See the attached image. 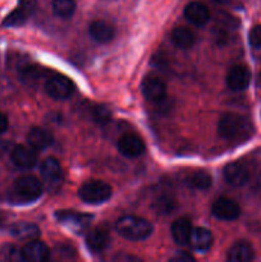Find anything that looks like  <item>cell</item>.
Here are the masks:
<instances>
[{"instance_id": "cell-24", "label": "cell", "mask_w": 261, "mask_h": 262, "mask_svg": "<svg viewBox=\"0 0 261 262\" xmlns=\"http://www.w3.org/2000/svg\"><path fill=\"white\" fill-rule=\"evenodd\" d=\"M10 234L13 237L18 238V239L32 241L40 235V229L35 224H31V223H18V224L12 227Z\"/></svg>"}, {"instance_id": "cell-9", "label": "cell", "mask_w": 261, "mask_h": 262, "mask_svg": "<svg viewBox=\"0 0 261 262\" xmlns=\"http://www.w3.org/2000/svg\"><path fill=\"white\" fill-rule=\"evenodd\" d=\"M145 142L133 133H125L118 140V151L125 158H138L145 152Z\"/></svg>"}, {"instance_id": "cell-31", "label": "cell", "mask_w": 261, "mask_h": 262, "mask_svg": "<svg viewBox=\"0 0 261 262\" xmlns=\"http://www.w3.org/2000/svg\"><path fill=\"white\" fill-rule=\"evenodd\" d=\"M170 261L173 262H192L194 261V257L192 255H189L188 252H178L177 255H174L170 258Z\"/></svg>"}, {"instance_id": "cell-25", "label": "cell", "mask_w": 261, "mask_h": 262, "mask_svg": "<svg viewBox=\"0 0 261 262\" xmlns=\"http://www.w3.org/2000/svg\"><path fill=\"white\" fill-rule=\"evenodd\" d=\"M76 10V0H53V13L59 18H71Z\"/></svg>"}, {"instance_id": "cell-2", "label": "cell", "mask_w": 261, "mask_h": 262, "mask_svg": "<svg viewBox=\"0 0 261 262\" xmlns=\"http://www.w3.org/2000/svg\"><path fill=\"white\" fill-rule=\"evenodd\" d=\"M115 229L128 241H142L150 237L154 228L148 220L143 217L135 216V215H127L120 217L115 224Z\"/></svg>"}, {"instance_id": "cell-20", "label": "cell", "mask_w": 261, "mask_h": 262, "mask_svg": "<svg viewBox=\"0 0 261 262\" xmlns=\"http://www.w3.org/2000/svg\"><path fill=\"white\" fill-rule=\"evenodd\" d=\"M56 217H58L59 222L61 224L67 225L68 228L73 230H83L89 227L90 220H91V216L90 215H83V214H77V212L72 211H61L56 214Z\"/></svg>"}, {"instance_id": "cell-16", "label": "cell", "mask_w": 261, "mask_h": 262, "mask_svg": "<svg viewBox=\"0 0 261 262\" xmlns=\"http://www.w3.org/2000/svg\"><path fill=\"white\" fill-rule=\"evenodd\" d=\"M212 241H214V238H212L211 232L206 228L199 227L192 229L188 243L196 252L205 253L211 248Z\"/></svg>"}, {"instance_id": "cell-3", "label": "cell", "mask_w": 261, "mask_h": 262, "mask_svg": "<svg viewBox=\"0 0 261 262\" xmlns=\"http://www.w3.org/2000/svg\"><path fill=\"white\" fill-rule=\"evenodd\" d=\"M112 187L102 181H90L82 184L78 189V196L84 204H104L112 197Z\"/></svg>"}, {"instance_id": "cell-33", "label": "cell", "mask_w": 261, "mask_h": 262, "mask_svg": "<svg viewBox=\"0 0 261 262\" xmlns=\"http://www.w3.org/2000/svg\"><path fill=\"white\" fill-rule=\"evenodd\" d=\"M7 129H8V119L4 114L0 113V135H3Z\"/></svg>"}, {"instance_id": "cell-28", "label": "cell", "mask_w": 261, "mask_h": 262, "mask_svg": "<svg viewBox=\"0 0 261 262\" xmlns=\"http://www.w3.org/2000/svg\"><path fill=\"white\" fill-rule=\"evenodd\" d=\"M153 207L158 214H170L176 209V201L169 196H160L155 200Z\"/></svg>"}, {"instance_id": "cell-4", "label": "cell", "mask_w": 261, "mask_h": 262, "mask_svg": "<svg viewBox=\"0 0 261 262\" xmlns=\"http://www.w3.org/2000/svg\"><path fill=\"white\" fill-rule=\"evenodd\" d=\"M14 193L22 201L33 202L42 194V183L33 176H23L15 181Z\"/></svg>"}, {"instance_id": "cell-34", "label": "cell", "mask_w": 261, "mask_h": 262, "mask_svg": "<svg viewBox=\"0 0 261 262\" xmlns=\"http://www.w3.org/2000/svg\"><path fill=\"white\" fill-rule=\"evenodd\" d=\"M212 2L217 3V4H228V3H230L232 0H212Z\"/></svg>"}, {"instance_id": "cell-5", "label": "cell", "mask_w": 261, "mask_h": 262, "mask_svg": "<svg viewBox=\"0 0 261 262\" xmlns=\"http://www.w3.org/2000/svg\"><path fill=\"white\" fill-rule=\"evenodd\" d=\"M40 173L44 184H45L49 191H58L61 184H63V170H61V166L58 163V160H55L54 158H49L44 160V163L41 164Z\"/></svg>"}, {"instance_id": "cell-23", "label": "cell", "mask_w": 261, "mask_h": 262, "mask_svg": "<svg viewBox=\"0 0 261 262\" xmlns=\"http://www.w3.org/2000/svg\"><path fill=\"white\" fill-rule=\"evenodd\" d=\"M194 40L196 38H194L193 32L186 27H177L171 32V41H173V43L177 48L183 49V50L192 48Z\"/></svg>"}, {"instance_id": "cell-29", "label": "cell", "mask_w": 261, "mask_h": 262, "mask_svg": "<svg viewBox=\"0 0 261 262\" xmlns=\"http://www.w3.org/2000/svg\"><path fill=\"white\" fill-rule=\"evenodd\" d=\"M92 118L96 123L99 124H105L110 120L112 118V113H110L109 107L104 106V105H97V106L94 107L92 110Z\"/></svg>"}, {"instance_id": "cell-27", "label": "cell", "mask_w": 261, "mask_h": 262, "mask_svg": "<svg viewBox=\"0 0 261 262\" xmlns=\"http://www.w3.org/2000/svg\"><path fill=\"white\" fill-rule=\"evenodd\" d=\"M20 78L26 82V83H32V82L38 81L42 77V69L33 64H25L19 68Z\"/></svg>"}, {"instance_id": "cell-11", "label": "cell", "mask_w": 261, "mask_h": 262, "mask_svg": "<svg viewBox=\"0 0 261 262\" xmlns=\"http://www.w3.org/2000/svg\"><path fill=\"white\" fill-rule=\"evenodd\" d=\"M251 82V72L245 66H234L227 76V84L232 91H243Z\"/></svg>"}, {"instance_id": "cell-21", "label": "cell", "mask_w": 261, "mask_h": 262, "mask_svg": "<svg viewBox=\"0 0 261 262\" xmlns=\"http://www.w3.org/2000/svg\"><path fill=\"white\" fill-rule=\"evenodd\" d=\"M35 10V3L31 2V0H26V2L20 3L19 7L15 10H13L4 20V26H20L26 22V20L30 18V15L32 14V12Z\"/></svg>"}, {"instance_id": "cell-8", "label": "cell", "mask_w": 261, "mask_h": 262, "mask_svg": "<svg viewBox=\"0 0 261 262\" xmlns=\"http://www.w3.org/2000/svg\"><path fill=\"white\" fill-rule=\"evenodd\" d=\"M211 212L216 219L232 222L240 216L241 209L240 205L234 200L228 199V197H219L212 204Z\"/></svg>"}, {"instance_id": "cell-22", "label": "cell", "mask_w": 261, "mask_h": 262, "mask_svg": "<svg viewBox=\"0 0 261 262\" xmlns=\"http://www.w3.org/2000/svg\"><path fill=\"white\" fill-rule=\"evenodd\" d=\"M255 258V251L247 241H240L228 252V261L230 262H250Z\"/></svg>"}, {"instance_id": "cell-17", "label": "cell", "mask_w": 261, "mask_h": 262, "mask_svg": "<svg viewBox=\"0 0 261 262\" xmlns=\"http://www.w3.org/2000/svg\"><path fill=\"white\" fill-rule=\"evenodd\" d=\"M27 142H28V146H31L33 150L44 151L46 150L49 146L53 145L54 137L48 129L35 127L28 132Z\"/></svg>"}, {"instance_id": "cell-18", "label": "cell", "mask_w": 261, "mask_h": 262, "mask_svg": "<svg viewBox=\"0 0 261 262\" xmlns=\"http://www.w3.org/2000/svg\"><path fill=\"white\" fill-rule=\"evenodd\" d=\"M90 36L94 38L96 42L107 43L115 37V28L110 23L104 20H95L90 25L89 28Z\"/></svg>"}, {"instance_id": "cell-26", "label": "cell", "mask_w": 261, "mask_h": 262, "mask_svg": "<svg viewBox=\"0 0 261 262\" xmlns=\"http://www.w3.org/2000/svg\"><path fill=\"white\" fill-rule=\"evenodd\" d=\"M187 182H188L189 186L193 187V188L205 191V189L210 188V186H211L212 183V179L211 176H210L207 171L197 170L188 177V181Z\"/></svg>"}, {"instance_id": "cell-13", "label": "cell", "mask_w": 261, "mask_h": 262, "mask_svg": "<svg viewBox=\"0 0 261 262\" xmlns=\"http://www.w3.org/2000/svg\"><path fill=\"white\" fill-rule=\"evenodd\" d=\"M223 174H224V178L230 186L234 187H242L245 186L248 182V174L247 168H246L243 164L238 163H229L225 165L224 170H223Z\"/></svg>"}, {"instance_id": "cell-6", "label": "cell", "mask_w": 261, "mask_h": 262, "mask_svg": "<svg viewBox=\"0 0 261 262\" xmlns=\"http://www.w3.org/2000/svg\"><path fill=\"white\" fill-rule=\"evenodd\" d=\"M46 94L55 100H66L74 92V84L64 76H55L48 79L45 84Z\"/></svg>"}, {"instance_id": "cell-10", "label": "cell", "mask_w": 261, "mask_h": 262, "mask_svg": "<svg viewBox=\"0 0 261 262\" xmlns=\"http://www.w3.org/2000/svg\"><path fill=\"white\" fill-rule=\"evenodd\" d=\"M50 251L44 242L32 239L20 250V257L27 262H44L49 260Z\"/></svg>"}, {"instance_id": "cell-15", "label": "cell", "mask_w": 261, "mask_h": 262, "mask_svg": "<svg viewBox=\"0 0 261 262\" xmlns=\"http://www.w3.org/2000/svg\"><path fill=\"white\" fill-rule=\"evenodd\" d=\"M110 235L104 228H95L90 230L86 235V245L90 251L94 253H101L109 247Z\"/></svg>"}, {"instance_id": "cell-30", "label": "cell", "mask_w": 261, "mask_h": 262, "mask_svg": "<svg viewBox=\"0 0 261 262\" xmlns=\"http://www.w3.org/2000/svg\"><path fill=\"white\" fill-rule=\"evenodd\" d=\"M248 42L252 48L261 49V25L251 28L250 33H248Z\"/></svg>"}, {"instance_id": "cell-35", "label": "cell", "mask_w": 261, "mask_h": 262, "mask_svg": "<svg viewBox=\"0 0 261 262\" xmlns=\"http://www.w3.org/2000/svg\"><path fill=\"white\" fill-rule=\"evenodd\" d=\"M257 84L261 87V72H260V74H258V77H257Z\"/></svg>"}, {"instance_id": "cell-32", "label": "cell", "mask_w": 261, "mask_h": 262, "mask_svg": "<svg viewBox=\"0 0 261 262\" xmlns=\"http://www.w3.org/2000/svg\"><path fill=\"white\" fill-rule=\"evenodd\" d=\"M10 150H12V143L8 141H0V158L9 152Z\"/></svg>"}, {"instance_id": "cell-7", "label": "cell", "mask_w": 261, "mask_h": 262, "mask_svg": "<svg viewBox=\"0 0 261 262\" xmlns=\"http://www.w3.org/2000/svg\"><path fill=\"white\" fill-rule=\"evenodd\" d=\"M141 90L143 96L154 104H160L166 97V86L159 77L146 76L141 83Z\"/></svg>"}, {"instance_id": "cell-19", "label": "cell", "mask_w": 261, "mask_h": 262, "mask_svg": "<svg viewBox=\"0 0 261 262\" xmlns=\"http://www.w3.org/2000/svg\"><path fill=\"white\" fill-rule=\"evenodd\" d=\"M192 223L188 217H179L173 223L170 228L173 241L179 246H184L188 243L192 233Z\"/></svg>"}, {"instance_id": "cell-1", "label": "cell", "mask_w": 261, "mask_h": 262, "mask_svg": "<svg viewBox=\"0 0 261 262\" xmlns=\"http://www.w3.org/2000/svg\"><path fill=\"white\" fill-rule=\"evenodd\" d=\"M217 130L224 140L242 142L247 141L253 135V125L246 117L234 113H228L220 118Z\"/></svg>"}, {"instance_id": "cell-12", "label": "cell", "mask_w": 261, "mask_h": 262, "mask_svg": "<svg viewBox=\"0 0 261 262\" xmlns=\"http://www.w3.org/2000/svg\"><path fill=\"white\" fill-rule=\"evenodd\" d=\"M12 161L17 168L31 169L37 163V154L31 146L18 145L12 148Z\"/></svg>"}, {"instance_id": "cell-14", "label": "cell", "mask_w": 261, "mask_h": 262, "mask_svg": "<svg viewBox=\"0 0 261 262\" xmlns=\"http://www.w3.org/2000/svg\"><path fill=\"white\" fill-rule=\"evenodd\" d=\"M184 17L189 23L197 27H202L210 19V12L205 4L200 2H192L184 8Z\"/></svg>"}]
</instances>
